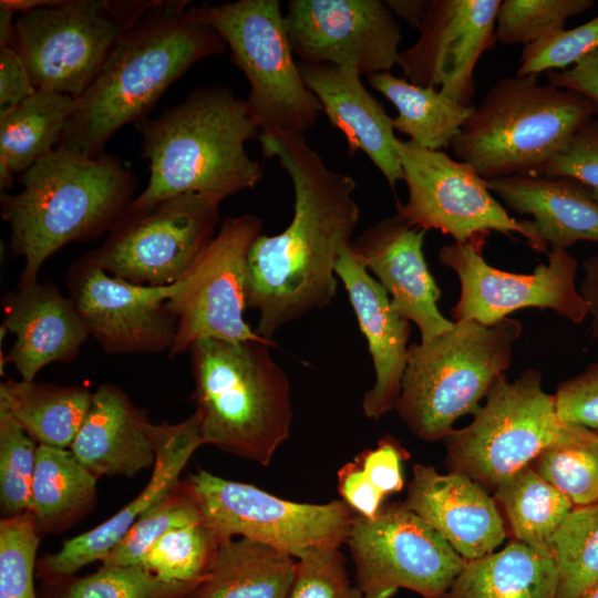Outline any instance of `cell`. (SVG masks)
Wrapping results in <instances>:
<instances>
[{"instance_id": "52", "label": "cell", "mask_w": 598, "mask_h": 598, "mask_svg": "<svg viewBox=\"0 0 598 598\" xmlns=\"http://www.w3.org/2000/svg\"><path fill=\"white\" fill-rule=\"evenodd\" d=\"M14 13L0 7V49L10 47L14 32Z\"/></svg>"}, {"instance_id": "25", "label": "cell", "mask_w": 598, "mask_h": 598, "mask_svg": "<svg viewBox=\"0 0 598 598\" xmlns=\"http://www.w3.org/2000/svg\"><path fill=\"white\" fill-rule=\"evenodd\" d=\"M307 87L330 124L346 137L348 154L363 152L394 192L403 172L396 151L393 117L365 89L361 74L347 66L299 62Z\"/></svg>"}, {"instance_id": "13", "label": "cell", "mask_w": 598, "mask_h": 598, "mask_svg": "<svg viewBox=\"0 0 598 598\" xmlns=\"http://www.w3.org/2000/svg\"><path fill=\"white\" fill-rule=\"evenodd\" d=\"M183 482L221 543L239 536L295 558L316 547H340L355 514L342 499L297 503L205 470Z\"/></svg>"}, {"instance_id": "40", "label": "cell", "mask_w": 598, "mask_h": 598, "mask_svg": "<svg viewBox=\"0 0 598 598\" xmlns=\"http://www.w3.org/2000/svg\"><path fill=\"white\" fill-rule=\"evenodd\" d=\"M204 518V513L181 480L162 501L135 522L101 564L140 566L150 548L166 533Z\"/></svg>"}, {"instance_id": "20", "label": "cell", "mask_w": 598, "mask_h": 598, "mask_svg": "<svg viewBox=\"0 0 598 598\" xmlns=\"http://www.w3.org/2000/svg\"><path fill=\"white\" fill-rule=\"evenodd\" d=\"M150 434L155 463L147 484L113 516L63 542L58 551L42 556L38 568L44 578L74 575L91 563L102 561L135 522L179 483L189 458L204 445L195 413L175 424L152 423Z\"/></svg>"}, {"instance_id": "12", "label": "cell", "mask_w": 598, "mask_h": 598, "mask_svg": "<svg viewBox=\"0 0 598 598\" xmlns=\"http://www.w3.org/2000/svg\"><path fill=\"white\" fill-rule=\"evenodd\" d=\"M224 198L187 193L127 210L86 256L110 275L151 287L182 280L216 235Z\"/></svg>"}, {"instance_id": "36", "label": "cell", "mask_w": 598, "mask_h": 598, "mask_svg": "<svg viewBox=\"0 0 598 598\" xmlns=\"http://www.w3.org/2000/svg\"><path fill=\"white\" fill-rule=\"evenodd\" d=\"M408 452L391 435L381 439L377 447L359 454L338 473V489L342 501L355 513L374 517L384 497L404 486L402 462Z\"/></svg>"}, {"instance_id": "26", "label": "cell", "mask_w": 598, "mask_h": 598, "mask_svg": "<svg viewBox=\"0 0 598 598\" xmlns=\"http://www.w3.org/2000/svg\"><path fill=\"white\" fill-rule=\"evenodd\" d=\"M146 412L114 384L100 385L70 451L94 476L133 478L152 470L155 451Z\"/></svg>"}, {"instance_id": "17", "label": "cell", "mask_w": 598, "mask_h": 598, "mask_svg": "<svg viewBox=\"0 0 598 598\" xmlns=\"http://www.w3.org/2000/svg\"><path fill=\"white\" fill-rule=\"evenodd\" d=\"M285 22L301 63L370 75L391 71L401 52L400 25L382 0H290Z\"/></svg>"}, {"instance_id": "27", "label": "cell", "mask_w": 598, "mask_h": 598, "mask_svg": "<svg viewBox=\"0 0 598 598\" xmlns=\"http://www.w3.org/2000/svg\"><path fill=\"white\" fill-rule=\"evenodd\" d=\"M486 186L518 215L530 216L550 249L567 250L585 240L598 244V202L579 183L558 177L508 176Z\"/></svg>"}, {"instance_id": "5", "label": "cell", "mask_w": 598, "mask_h": 598, "mask_svg": "<svg viewBox=\"0 0 598 598\" xmlns=\"http://www.w3.org/2000/svg\"><path fill=\"white\" fill-rule=\"evenodd\" d=\"M274 340L192 343L195 415L204 444L267 466L289 437L291 386L270 351Z\"/></svg>"}, {"instance_id": "30", "label": "cell", "mask_w": 598, "mask_h": 598, "mask_svg": "<svg viewBox=\"0 0 598 598\" xmlns=\"http://www.w3.org/2000/svg\"><path fill=\"white\" fill-rule=\"evenodd\" d=\"M93 392L83 385L6 379L0 409L38 444L70 448L89 412Z\"/></svg>"}, {"instance_id": "32", "label": "cell", "mask_w": 598, "mask_h": 598, "mask_svg": "<svg viewBox=\"0 0 598 598\" xmlns=\"http://www.w3.org/2000/svg\"><path fill=\"white\" fill-rule=\"evenodd\" d=\"M74 97L38 90L0 115V189L7 192L20 175L61 142Z\"/></svg>"}, {"instance_id": "19", "label": "cell", "mask_w": 598, "mask_h": 598, "mask_svg": "<svg viewBox=\"0 0 598 598\" xmlns=\"http://www.w3.org/2000/svg\"><path fill=\"white\" fill-rule=\"evenodd\" d=\"M499 4L501 0H430L417 40L398 58L404 78L472 105L476 63L497 42Z\"/></svg>"}, {"instance_id": "50", "label": "cell", "mask_w": 598, "mask_h": 598, "mask_svg": "<svg viewBox=\"0 0 598 598\" xmlns=\"http://www.w3.org/2000/svg\"><path fill=\"white\" fill-rule=\"evenodd\" d=\"M582 270L579 291L591 317V339H598V255L588 257L582 264Z\"/></svg>"}, {"instance_id": "8", "label": "cell", "mask_w": 598, "mask_h": 598, "mask_svg": "<svg viewBox=\"0 0 598 598\" xmlns=\"http://www.w3.org/2000/svg\"><path fill=\"white\" fill-rule=\"evenodd\" d=\"M223 38L249 83L246 99L260 133L303 134L322 107L301 76L278 0H238L193 6Z\"/></svg>"}, {"instance_id": "46", "label": "cell", "mask_w": 598, "mask_h": 598, "mask_svg": "<svg viewBox=\"0 0 598 598\" xmlns=\"http://www.w3.org/2000/svg\"><path fill=\"white\" fill-rule=\"evenodd\" d=\"M544 176L575 181L598 202V118L590 120L571 136Z\"/></svg>"}, {"instance_id": "21", "label": "cell", "mask_w": 598, "mask_h": 598, "mask_svg": "<svg viewBox=\"0 0 598 598\" xmlns=\"http://www.w3.org/2000/svg\"><path fill=\"white\" fill-rule=\"evenodd\" d=\"M425 234L395 214L368 227L352 241L368 270L390 295L392 307L416 324L421 342L454 326L437 308L441 290L424 258Z\"/></svg>"}, {"instance_id": "23", "label": "cell", "mask_w": 598, "mask_h": 598, "mask_svg": "<svg viewBox=\"0 0 598 598\" xmlns=\"http://www.w3.org/2000/svg\"><path fill=\"white\" fill-rule=\"evenodd\" d=\"M336 274L368 341L375 381L363 396L362 410L377 420L395 409L409 355L410 321L392 307L389 293L369 274L353 243L343 249Z\"/></svg>"}, {"instance_id": "11", "label": "cell", "mask_w": 598, "mask_h": 598, "mask_svg": "<svg viewBox=\"0 0 598 598\" xmlns=\"http://www.w3.org/2000/svg\"><path fill=\"white\" fill-rule=\"evenodd\" d=\"M395 146L408 187V199L396 203V214L410 227L436 229L481 250L492 231L518 234L535 251L547 252L533 221L513 218L471 164L409 140L398 138Z\"/></svg>"}, {"instance_id": "14", "label": "cell", "mask_w": 598, "mask_h": 598, "mask_svg": "<svg viewBox=\"0 0 598 598\" xmlns=\"http://www.w3.org/2000/svg\"><path fill=\"white\" fill-rule=\"evenodd\" d=\"M346 544L363 598H390L408 589L443 598L466 560L403 503L367 518L354 514Z\"/></svg>"}, {"instance_id": "2", "label": "cell", "mask_w": 598, "mask_h": 598, "mask_svg": "<svg viewBox=\"0 0 598 598\" xmlns=\"http://www.w3.org/2000/svg\"><path fill=\"white\" fill-rule=\"evenodd\" d=\"M189 1L152 0L117 39L101 70L76 99L58 146L90 157L124 125L146 118L161 95L198 61L226 43Z\"/></svg>"}, {"instance_id": "41", "label": "cell", "mask_w": 598, "mask_h": 598, "mask_svg": "<svg viewBox=\"0 0 598 598\" xmlns=\"http://www.w3.org/2000/svg\"><path fill=\"white\" fill-rule=\"evenodd\" d=\"M591 0H504L497 10L496 38L503 44L532 45L565 29L566 21L589 10Z\"/></svg>"}, {"instance_id": "18", "label": "cell", "mask_w": 598, "mask_h": 598, "mask_svg": "<svg viewBox=\"0 0 598 598\" xmlns=\"http://www.w3.org/2000/svg\"><path fill=\"white\" fill-rule=\"evenodd\" d=\"M66 286L89 336L110 354L169 351L176 320L167 306L177 282L151 287L114 277L86 254L71 265Z\"/></svg>"}, {"instance_id": "1", "label": "cell", "mask_w": 598, "mask_h": 598, "mask_svg": "<svg viewBox=\"0 0 598 598\" xmlns=\"http://www.w3.org/2000/svg\"><path fill=\"white\" fill-rule=\"evenodd\" d=\"M258 141L264 156L287 172L295 194L287 228L260 234L247 260L246 305L259 313L256 332L272 340L281 327L336 298V267L352 243L360 209L355 179L330 169L303 134L264 132Z\"/></svg>"}, {"instance_id": "15", "label": "cell", "mask_w": 598, "mask_h": 598, "mask_svg": "<svg viewBox=\"0 0 598 598\" xmlns=\"http://www.w3.org/2000/svg\"><path fill=\"white\" fill-rule=\"evenodd\" d=\"M261 231L262 220L254 214L223 219L210 244L167 300L176 320L169 358L185 353L203 338L231 342L264 339L244 318L248 254Z\"/></svg>"}, {"instance_id": "43", "label": "cell", "mask_w": 598, "mask_h": 598, "mask_svg": "<svg viewBox=\"0 0 598 598\" xmlns=\"http://www.w3.org/2000/svg\"><path fill=\"white\" fill-rule=\"evenodd\" d=\"M41 537L29 511L0 519V598H38L33 577Z\"/></svg>"}, {"instance_id": "7", "label": "cell", "mask_w": 598, "mask_h": 598, "mask_svg": "<svg viewBox=\"0 0 598 598\" xmlns=\"http://www.w3.org/2000/svg\"><path fill=\"white\" fill-rule=\"evenodd\" d=\"M522 330L511 317L489 327L460 320L431 341L410 344L395 405L410 432L426 442L444 440L457 419L474 415L509 368Z\"/></svg>"}, {"instance_id": "49", "label": "cell", "mask_w": 598, "mask_h": 598, "mask_svg": "<svg viewBox=\"0 0 598 598\" xmlns=\"http://www.w3.org/2000/svg\"><path fill=\"white\" fill-rule=\"evenodd\" d=\"M546 80L554 86L585 96L592 105L595 114H598V51L569 69L547 72Z\"/></svg>"}, {"instance_id": "35", "label": "cell", "mask_w": 598, "mask_h": 598, "mask_svg": "<svg viewBox=\"0 0 598 598\" xmlns=\"http://www.w3.org/2000/svg\"><path fill=\"white\" fill-rule=\"evenodd\" d=\"M575 507L598 503V430L561 422L555 439L529 464Z\"/></svg>"}, {"instance_id": "51", "label": "cell", "mask_w": 598, "mask_h": 598, "mask_svg": "<svg viewBox=\"0 0 598 598\" xmlns=\"http://www.w3.org/2000/svg\"><path fill=\"white\" fill-rule=\"evenodd\" d=\"M385 2L395 17L403 19L410 27L419 30L430 0H386Z\"/></svg>"}, {"instance_id": "44", "label": "cell", "mask_w": 598, "mask_h": 598, "mask_svg": "<svg viewBox=\"0 0 598 598\" xmlns=\"http://www.w3.org/2000/svg\"><path fill=\"white\" fill-rule=\"evenodd\" d=\"M598 51V14L586 23L554 32L523 48L517 75L564 71Z\"/></svg>"}, {"instance_id": "33", "label": "cell", "mask_w": 598, "mask_h": 598, "mask_svg": "<svg viewBox=\"0 0 598 598\" xmlns=\"http://www.w3.org/2000/svg\"><path fill=\"white\" fill-rule=\"evenodd\" d=\"M368 83L396 109L394 131L426 150L450 146L475 110L447 99L437 89L413 84L391 71L368 75Z\"/></svg>"}, {"instance_id": "16", "label": "cell", "mask_w": 598, "mask_h": 598, "mask_svg": "<svg viewBox=\"0 0 598 598\" xmlns=\"http://www.w3.org/2000/svg\"><path fill=\"white\" fill-rule=\"evenodd\" d=\"M439 259L460 280L454 321L475 320L489 327L525 308L551 309L575 324L589 316L576 287L578 261L568 250L550 249L547 262L527 275L493 267L481 249L455 241L440 249Z\"/></svg>"}, {"instance_id": "3", "label": "cell", "mask_w": 598, "mask_h": 598, "mask_svg": "<svg viewBox=\"0 0 598 598\" xmlns=\"http://www.w3.org/2000/svg\"><path fill=\"white\" fill-rule=\"evenodd\" d=\"M150 179L127 210H144L187 193L226 198L257 186L261 164L246 143L258 138L246 99L227 86L205 85L155 118L134 123Z\"/></svg>"}, {"instance_id": "31", "label": "cell", "mask_w": 598, "mask_h": 598, "mask_svg": "<svg viewBox=\"0 0 598 598\" xmlns=\"http://www.w3.org/2000/svg\"><path fill=\"white\" fill-rule=\"evenodd\" d=\"M97 480L70 450L38 445L29 512L40 534L62 533L89 515Z\"/></svg>"}, {"instance_id": "22", "label": "cell", "mask_w": 598, "mask_h": 598, "mask_svg": "<svg viewBox=\"0 0 598 598\" xmlns=\"http://www.w3.org/2000/svg\"><path fill=\"white\" fill-rule=\"evenodd\" d=\"M403 504L437 532L465 560L499 547L507 536L493 496L468 476L415 464Z\"/></svg>"}, {"instance_id": "53", "label": "cell", "mask_w": 598, "mask_h": 598, "mask_svg": "<svg viewBox=\"0 0 598 598\" xmlns=\"http://www.w3.org/2000/svg\"><path fill=\"white\" fill-rule=\"evenodd\" d=\"M582 598H598V584L592 587Z\"/></svg>"}, {"instance_id": "4", "label": "cell", "mask_w": 598, "mask_h": 598, "mask_svg": "<svg viewBox=\"0 0 598 598\" xmlns=\"http://www.w3.org/2000/svg\"><path fill=\"white\" fill-rule=\"evenodd\" d=\"M22 189L1 192L11 248L24 261L20 285L38 281L44 261L73 241L110 233L134 200L138 179L113 155L90 157L56 146L19 175Z\"/></svg>"}, {"instance_id": "47", "label": "cell", "mask_w": 598, "mask_h": 598, "mask_svg": "<svg viewBox=\"0 0 598 598\" xmlns=\"http://www.w3.org/2000/svg\"><path fill=\"white\" fill-rule=\"evenodd\" d=\"M554 396L560 422L598 430V360L561 382Z\"/></svg>"}, {"instance_id": "39", "label": "cell", "mask_w": 598, "mask_h": 598, "mask_svg": "<svg viewBox=\"0 0 598 598\" xmlns=\"http://www.w3.org/2000/svg\"><path fill=\"white\" fill-rule=\"evenodd\" d=\"M206 517L161 537L140 566L156 576L181 582H203L221 546Z\"/></svg>"}, {"instance_id": "10", "label": "cell", "mask_w": 598, "mask_h": 598, "mask_svg": "<svg viewBox=\"0 0 598 598\" xmlns=\"http://www.w3.org/2000/svg\"><path fill=\"white\" fill-rule=\"evenodd\" d=\"M542 373L527 369L513 382L505 373L489 386L472 422L443 440L446 463L487 489L529 465L557 435L555 396L543 390Z\"/></svg>"}, {"instance_id": "29", "label": "cell", "mask_w": 598, "mask_h": 598, "mask_svg": "<svg viewBox=\"0 0 598 598\" xmlns=\"http://www.w3.org/2000/svg\"><path fill=\"white\" fill-rule=\"evenodd\" d=\"M556 589L554 559L513 539L466 560L443 598H555Z\"/></svg>"}, {"instance_id": "42", "label": "cell", "mask_w": 598, "mask_h": 598, "mask_svg": "<svg viewBox=\"0 0 598 598\" xmlns=\"http://www.w3.org/2000/svg\"><path fill=\"white\" fill-rule=\"evenodd\" d=\"M38 444L0 409V508L2 517L29 511Z\"/></svg>"}, {"instance_id": "24", "label": "cell", "mask_w": 598, "mask_h": 598, "mask_svg": "<svg viewBox=\"0 0 598 598\" xmlns=\"http://www.w3.org/2000/svg\"><path fill=\"white\" fill-rule=\"evenodd\" d=\"M1 328L16 337L6 362L21 380L33 381L53 362L73 361L89 332L72 299L53 282L39 280L7 292Z\"/></svg>"}, {"instance_id": "9", "label": "cell", "mask_w": 598, "mask_h": 598, "mask_svg": "<svg viewBox=\"0 0 598 598\" xmlns=\"http://www.w3.org/2000/svg\"><path fill=\"white\" fill-rule=\"evenodd\" d=\"M152 1L58 0L14 20L10 48L37 90L79 97L94 80L122 32Z\"/></svg>"}, {"instance_id": "48", "label": "cell", "mask_w": 598, "mask_h": 598, "mask_svg": "<svg viewBox=\"0 0 598 598\" xmlns=\"http://www.w3.org/2000/svg\"><path fill=\"white\" fill-rule=\"evenodd\" d=\"M30 73L16 50L0 49V115L37 92Z\"/></svg>"}, {"instance_id": "6", "label": "cell", "mask_w": 598, "mask_h": 598, "mask_svg": "<svg viewBox=\"0 0 598 598\" xmlns=\"http://www.w3.org/2000/svg\"><path fill=\"white\" fill-rule=\"evenodd\" d=\"M590 102L538 75L498 80L450 144L485 179L544 176L571 136L594 118Z\"/></svg>"}, {"instance_id": "34", "label": "cell", "mask_w": 598, "mask_h": 598, "mask_svg": "<svg viewBox=\"0 0 598 598\" xmlns=\"http://www.w3.org/2000/svg\"><path fill=\"white\" fill-rule=\"evenodd\" d=\"M493 497L514 539L551 557L553 538L575 507L573 503L530 465L502 482Z\"/></svg>"}, {"instance_id": "37", "label": "cell", "mask_w": 598, "mask_h": 598, "mask_svg": "<svg viewBox=\"0 0 598 598\" xmlns=\"http://www.w3.org/2000/svg\"><path fill=\"white\" fill-rule=\"evenodd\" d=\"M551 557L555 598H582L598 584V503L573 508L553 538Z\"/></svg>"}, {"instance_id": "28", "label": "cell", "mask_w": 598, "mask_h": 598, "mask_svg": "<svg viewBox=\"0 0 598 598\" xmlns=\"http://www.w3.org/2000/svg\"><path fill=\"white\" fill-rule=\"evenodd\" d=\"M297 558L239 537L221 544L205 580L187 598H288Z\"/></svg>"}, {"instance_id": "38", "label": "cell", "mask_w": 598, "mask_h": 598, "mask_svg": "<svg viewBox=\"0 0 598 598\" xmlns=\"http://www.w3.org/2000/svg\"><path fill=\"white\" fill-rule=\"evenodd\" d=\"M45 579L59 586L51 598H187L202 584L169 581L141 566L103 564L84 577Z\"/></svg>"}, {"instance_id": "45", "label": "cell", "mask_w": 598, "mask_h": 598, "mask_svg": "<svg viewBox=\"0 0 598 598\" xmlns=\"http://www.w3.org/2000/svg\"><path fill=\"white\" fill-rule=\"evenodd\" d=\"M288 598H363L352 586L339 546H321L297 558Z\"/></svg>"}]
</instances>
